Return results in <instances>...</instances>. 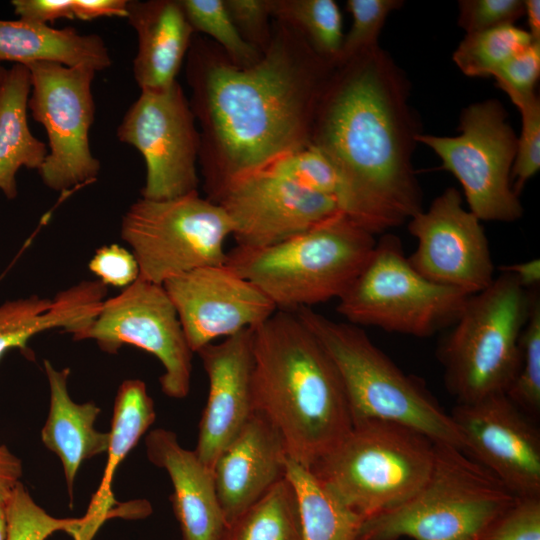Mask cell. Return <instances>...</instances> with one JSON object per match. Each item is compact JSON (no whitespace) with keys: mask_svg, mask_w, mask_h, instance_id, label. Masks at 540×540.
I'll list each match as a JSON object with an SVG mask.
<instances>
[{"mask_svg":"<svg viewBox=\"0 0 540 540\" xmlns=\"http://www.w3.org/2000/svg\"><path fill=\"white\" fill-rule=\"evenodd\" d=\"M263 170L331 198L340 212L352 221L354 204L345 181L329 159L311 143L281 156Z\"/></svg>","mask_w":540,"mask_h":540,"instance_id":"4dcf8cb0","label":"cell"},{"mask_svg":"<svg viewBox=\"0 0 540 540\" xmlns=\"http://www.w3.org/2000/svg\"><path fill=\"white\" fill-rule=\"evenodd\" d=\"M540 76V41H533L528 47L515 54L492 75L497 86L513 102L531 96Z\"/></svg>","mask_w":540,"mask_h":540,"instance_id":"ab89813d","label":"cell"},{"mask_svg":"<svg viewBox=\"0 0 540 540\" xmlns=\"http://www.w3.org/2000/svg\"><path fill=\"white\" fill-rule=\"evenodd\" d=\"M533 41L528 30L515 25L466 34L453 53V61L468 77H492L500 66Z\"/></svg>","mask_w":540,"mask_h":540,"instance_id":"1f68e13d","label":"cell"},{"mask_svg":"<svg viewBox=\"0 0 540 540\" xmlns=\"http://www.w3.org/2000/svg\"><path fill=\"white\" fill-rule=\"evenodd\" d=\"M88 267L105 286L126 288L139 277V266L134 254L118 244L97 249Z\"/></svg>","mask_w":540,"mask_h":540,"instance_id":"b9f144b4","label":"cell"},{"mask_svg":"<svg viewBox=\"0 0 540 540\" xmlns=\"http://www.w3.org/2000/svg\"><path fill=\"white\" fill-rule=\"evenodd\" d=\"M409 95L404 71L378 44L334 64L315 109L310 143L345 181L353 222L373 235L423 210Z\"/></svg>","mask_w":540,"mask_h":540,"instance_id":"7a4b0ae2","label":"cell"},{"mask_svg":"<svg viewBox=\"0 0 540 540\" xmlns=\"http://www.w3.org/2000/svg\"><path fill=\"white\" fill-rule=\"evenodd\" d=\"M331 357L342 380L353 425L379 421L413 429L464 451V440L423 382L404 373L365 331L311 308L293 311Z\"/></svg>","mask_w":540,"mask_h":540,"instance_id":"5b68a950","label":"cell"},{"mask_svg":"<svg viewBox=\"0 0 540 540\" xmlns=\"http://www.w3.org/2000/svg\"><path fill=\"white\" fill-rule=\"evenodd\" d=\"M182 86L141 92L117 128L118 139L143 156L141 197L171 199L198 191L200 132Z\"/></svg>","mask_w":540,"mask_h":540,"instance_id":"5bb4252c","label":"cell"},{"mask_svg":"<svg viewBox=\"0 0 540 540\" xmlns=\"http://www.w3.org/2000/svg\"><path fill=\"white\" fill-rule=\"evenodd\" d=\"M230 235L225 210L198 191L163 200L140 197L121 222V237L137 260L139 277L158 285L200 267L225 264Z\"/></svg>","mask_w":540,"mask_h":540,"instance_id":"30bf717a","label":"cell"},{"mask_svg":"<svg viewBox=\"0 0 540 540\" xmlns=\"http://www.w3.org/2000/svg\"><path fill=\"white\" fill-rule=\"evenodd\" d=\"M518 373L506 395L524 413L535 419L540 414V297L536 290L529 317L520 339Z\"/></svg>","mask_w":540,"mask_h":540,"instance_id":"e575fe53","label":"cell"},{"mask_svg":"<svg viewBox=\"0 0 540 540\" xmlns=\"http://www.w3.org/2000/svg\"><path fill=\"white\" fill-rule=\"evenodd\" d=\"M7 538V520L4 508V502L0 501V540Z\"/></svg>","mask_w":540,"mask_h":540,"instance_id":"c3c4849f","label":"cell"},{"mask_svg":"<svg viewBox=\"0 0 540 540\" xmlns=\"http://www.w3.org/2000/svg\"><path fill=\"white\" fill-rule=\"evenodd\" d=\"M50 392L49 412L41 430L44 446L61 461L70 502L81 464L107 452L109 432L94 425L101 409L94 402L76 403L68 391L69 368L57 370L43 361Z\"/></svg>","mask_w":540,"mask_h":540,"instance_id":"cb8c5ba5","label":"cell"},{"mask_svg":"<svg viewBox=\"0 0 540 540\" xmlns=\"http://www.w3.org/2000/svg\"><path fill=\"white\" fill-rule=\"evenodd\" d=\"M288 458L279 430L255 411L212 469L228 526L285 478Z\"/></svg>","mask_w":540,"mask_h":540,"instance_id":"ffe728a7","label":"cell"},{"mask_svg":"<svg viewBox=\"0 0 540 540\" xmlns=\"http://www.w3.org/2000/svg\"><path fill=\"white\" fill-rule=\"evenodd\" d=\"M525 15L527 16L528 33L533 40L540 41V1L525 0Z\"/></svg>","mask_w":540,"mask_h":540,"instance_id":"7dc6e473","label":"cell"},{"mask_svg":"<svg viewBox=\"0 0 540 540\" xmlns=\"http://www.w3.org/2000/svg\"><path fill=\"white\" fill-rule=\"evenodd\" d=\"M400 0H348L346 9L351 14L352 24L344 35L337 61L348 59L378 45L380 32L388 15L399 9Z\"/></svg>","mask_w":540,"mask_h":540,"instance_id":"d590c367","label":"cell"},{"mask_svg":"<svg viewBox=\"0 0 540 540\" xmlns=\"http://www.w3.org/2000/svg\"><path fill=\"white\" fill-rule=\"evenodd\" d=\"M273 20L296 30L323 59L336 63L344 38L342 15L333 0H270Z\"/></svg>","mask_w":540,"mask_h":540,"instance_id":"f546056e","label":"cell"},{"mask_svg":"<svg viewBox=\"0 0 540 540\" xmlns=\"http://www.w3.org/2000/svg\"><path fill=\"white\" fill-rule=\"evenodd\" d=\"M375 235L343 214L264 248L235 246L225 265L257 286L276 310L339 299L368 262Z\"/></svg>","mask_w":540,"mask_h":540,"instance_id":"277c9868","label":"cell"},{"mask_svg":"<svg viewBox=\"0 0 540 540\" xmlns=\"http://www.w3.org/2000/svg\"><path fill=\"white\" fill-rule=\"evenodd\" d=\"M408 231L417 240L407 257L426 279L473 295L494 280V264L481 220L464 209L462 196L446 188L408 220Z\"/></svg>","mask_w":540,"mask_h":540,"instance_id":"9a60e30c","label":"cell"},{"mask_svg":"<svg viewBox=\"0 0 540 540\" xmlns=\"http://www.w3.org/2000/svg\"><path fill=\"white\" fill-rule=\"evenodd\" d=\"M31 88L30 71L23 64H14L0 83V190L8 199L17 196L18 170H39L49 152L28 126Z\"/></svg>","mask_w":540,"mask_h":540,"instance_id":"4316f807","label":"cell"},{"mask_svg":"<svg viewBox=\"0 0 540 540\" xmlns=\"http://www.w3.org/2000/svg\"><path fill=\"white\" fill-rule=\"evenodd\" d=\"M25 66L32 84L28 107L49 141L48 155L38 170L43 183L62 192L96 179L101 166L88 136L95 114L91 87L96 71L49 61Z\"/></svg>","mask_w":540,"mask_h":540,"instance_id":"7c38bea8","label":"cell"},{"mask_svg":"<svg viewBox=\"0 0 540 540\" xmlns=\"http://www.w3.org/2000/svg\"><path fill=\"white\" fill-rule=\"evenodd\" d=\"M223 540H302L299 502L285 477L228 527Z\"/></svg>","mask_w":540,"mask_h":540,"instance_id":"f1b7e54d","label":"cell"},{"mask_svg":"<svg viewBox=\"0 0 540 540\" xmlns=\"http://www.w3.org/2000/svg\"><path fill=\"white\" fill-rule=\"evenodd\" d=\"M435 442L402 425L370 421L352 430L309 470L363 519L412 497L428 479Z\"/></svg>","mask_w":540,"mask_h":540,"instance_id":"ba28073f","label":"cell"},{"mask_svg":"<svg viewBox=\"0 0 540 540\" xmlns=\"http://www.w3.org/2000/svg\"><path fill=\"white\" fill-rule=\"evenodd\" d=\"M224 3L243 39L263 54L272 38L270 0H224Z\"/></svg>","mask_w":540,"mask_h":540,"instance_id":"60d3db41","label":"cell"},{"mask_svg":"<svg viewBox=\"0 0 540 540\" xmlns=\"http://www.w3.org/2000/svg\"><path fill=\"white\" fill-rule=\"evenodd\" d=\"M128 0H73L74 18L91 21L100 17H127Z\"/></svg>","mask_w":540,"mask_h":540,"instance_id":"ee69618b","label":"cell"},{"mask_svg":"<svg viewBox=\"0 0 540 540\" xmlns=\"http://www.w3.org/2000/svg\"><path fill=\"white\" fill-rule=\"evenodd\" d=\"M535 291L501 272L469 296L438 350L445 385L457 403L506 394L518 373L521 334Z\"/></svg>","mask_w":540,"mask_h":540,"instance_id":"52a82bcc","label":"cell"},{"mask_svg":"<svg viewBox=\"0 0 540 540\" xmlns=\"http://www.w3.org/2000/svg\"><path fill=\"white\" fill-rule=\"evenodd\" d=\"M7 520L6 540H46L53 533L64 531L75 538L83 518H56L48 514L31 497L20 482L4 501Z\"/></svg>","mask_w":540,"mask_h":540,"instance_id":"836d02e7","label":"cell"},{"mask_svg":"<svg viewBox=\"0 0 540 540\" xmlns=\"http://www.w3.org/2000/svg\"><path fill=\"white\" fill-rule=\"evenodd\" d=\"M19 19L47 25L58 19H74L73 0H12Z\"/></svg>","mask_w":540,"mask_h":540,"instance_id":"7bdbcfd3","label":"cell"},{"mask_svg":"<svg viewBox=\"0 0 540 540\" xmlns=\"http://www.w3.org/2000/svg\"><path fill=\"white\" fill-rule=\"evenodd\" d=\"M478 540H540V496L517 497Z\"/></svg>","mask_w":540,"mask_h":540,"instance_id":"74e56055","label":"cell"},{"mask_svg":"<svg viewBox=\"0 0 540 540\" xmlns=\"http://www.w3.org/2000/svg\"><path fill=\"white\" fill-rule=\"evenodd\" d=\"M507 116L497 99H489L462 110L458 136L421 132L416 137L459 181L469 210L481 221L514 222L523 215L511 185L517 136Z\"/></svg>","mask_w":540,"mask_h":540,"instance_id":"8fae6325","label":"cell"},{"mask_svg":"<svg viewBox=\"0 0 540 540\" xmlns=\"http://www.w3.org/2000/svg\"><path fill=\"white\" fill-rule=\"evenodd\" d=\"M500 271L512 275L526 290H534L539 287L540 260L538 258L502 266Z\"/></svg>","mask_w":540,"mask_h":540,"instance_id":"bcb514c9","label":"cell"},{"mask_svg":"<svg viewBox=\"0 0 540 540\" xmlns=\"http://www.w3.org/2000/svg\"><path fill=\"white\" fill-rule=\"evenodd\" d=\"M148 460L168 473L173 513L182 540H223L228 523L221 508L213 472L194 450L183 448L173 431L157 428L145 438Z\"/></svg>","mask_w":540,"mask_h":540,"instance_id":"44dd1931","label":"cell"},{"mask_svg":"<svg viewBox=\"0 0 540 540\" xmlns=\"http://www.w3.org/2000/svg\"><path fill=\"white\" fill-rule=\"evenodd\" d=\"M49 61L67 67L87 66L96 72L110 67L111 57L97 34L72 27L55 29L25 20H0V62Z\"/></svg>","mask_w":540,"mask_h":540,"instance_id":"d4e9b609","label":"cell"},{"mask_svg":"<svg viewBox=\"0 0 540 540\" xmlns=\"http://www.w3.org/2000/svg\"><path fill=\"white\" fill-rule=\"evenodd\" d=\"M469 296L419 274L400 239L388 233L377 240L368 262L338 299L336 310L359 327L425 338L453 325Z\"/></svg>","mask_w":540,"mask_h":540,"instance_id":"9c48e42d","label":"cell"},{"mask_svg":"<svg viewBox=\"0 0 540 540\" xmlns=\"http://www.w3.org/2000/svg\"><path fill=\"white\" fill-rule=\"evenodd\" d=\"M211 200L228 215L236 246L245 248L272 246L342 214L331 198L266 170L233 180Z\"/></svg>","mask_w":540,"mask_h":540,"instance_id":"2e32d148","label":"cell"},{"mask_svg":"<svg viewBox=\"0 0 540 540\" xmlns=\"http://www.w3.org/2000/svg\"><path fill=\"white\" fill-rule=\"evenodd\" d=\"M464 452L518 497L540 496V432L505 393L457 403Z\"/></svg>","mask_w":540,"mask_h":540,"instance_id":"e0dca14e","label":"cell"},{"mask_svg":"<svg viewBox=\"0 0 540 540\" xmlns=\"http://www.w3.org/2000/svg\"><path fill=\"white\" fill-rule=\"evenodd\" d=\"M255 411L281 433L288 456L310 469L352 430L346 392L331 357L292 311L253 328Z\"/></svg>","mask_w":540,"mask_h":540,"instance_id":"3957f363","label":"cell"},{"mask_svg":"<svg viewBox=\"0 0 540 540\" xmlns=\"http://www.w3.org/2000/svg\"><path fill=\"white\" fill-rule=\"evenodd\" d=\"M517 497L463 450L435 443L423 486L402 504L363 519L358 540H478Z\"/></svg>","mask_w":540,"mask_h":540,"instance_id":"8992f818","label":"cell"},{"mask_svg":"<svg viewBox=\"0 0 540 540\" xmlns=\"http://www.w3.org/2000/svg\"><path fill=\"white\" fill-rule=\"evenodd\" d=\"M285 477L297 494L302 540H358L363 518L335 497L309 469L288 458Z\"/></svg>","mask_w":540,"mask_h":540,"instance_id":"83f0119b","label":"cell"},{"mask_svg":"<svg viewBox=\"0 0 540 540\" xmlns=\"http://www.w3.org/2000/svg\"><path fill=\"white\" fill-rule=\"evenodd\" d=\"M458 25L466 34L514 25L525 15L522 0H461Z\"/></svg>","mask_w":540,"mask_h":540,"instance_id":"f35d334b","label":"cell"},{"mask_svg":"<svg viewBox=\"0 0 540 540\" xmlns=\"http://www.w3.org/2000/svg\"><path fill=\"white\" fill-rule=\"evenodd\" d=\"M88 339L110 354L123 345L151 353L164 369L159 378L162 392L174 399L189 394L194 353L162 285L138 277L119 295L105 299L93 322L74 338Z\"/></svg>","mask_w":540,"mask_h":540,"instance_id":"4fadbf2b","label":"cell"},{"mask_svg":"<svg viewBox=\"0 0 540 540\" xmlns=\"http://www.w3.org/2000/svg\"><path fill=\"white\" fill-rule=\"evenodd\" d=\"M21 460L6 445L0 443V501L4 502L21 482Z\"/></svg>","mask_w":540,"mask_h":540,"instance_id":"f6af8a7d","label":"cell"},{"mask_svg":"<svg viewBox=\"0 0 540 540\" xmlns=\"http://www.w3.org/2000/svg\"><path fill=\"white\" fill-rule=\"evenodd\" d=\"M209 380L208 399L194 449L209 469L255 412L253 402V328L199 351Z\"/></svg>","mask_w":540,"mask_h":540,"instance_id":"d6986e66","label":"cell"},{"mask_svg":"<svg viewBox=\"0 0 540 540\" xmlns=\"http://www.w3.org/2000/svg\"><path fill=\"white\" fill-rule=\"evenodd\" d=\"M7 72V69H5L2 65H1V62H0V83L2 82L5 74Z\"/></svg>","mask_w":540,"mask_h":540,"instance_id":"681fc988","label":"cell"},{"mask_svg":"<svg viewBox=\"0 0 540 540\" xmlns=\"http://www.w3.org/2000/svg\"><path fill=\"white\" fill-rule=\"evenodd\" d=\"M180 3L195 34L209 36L234 64L248 67L261 58L262 53L239 33L224 0H180Z\"/></svg>","mask_w":540,"mask_h":540,"instance_id":"d6a6232c","label":"cell"},{"mask_svg":"<svg viewBox=\"0 0 540 540\" xmlns=\"http://www.w3.org/2000/svg\"><path fill=\"white\" fill-rule=\"evenodd\" d=\"M107 286L100 280L81 281L52 299L31 295L0 305V360L11 349L29 355V340L44 331L62 328L73 339L97 316Z\"/></svg>","mask_w":540,"mask_h":540,"instance_id":"603a6c76","label":"cell"},{"mask_svg":"<svg viewBox=\"0 0 540 540\" xmlns=\"http://www.w3.org/2000/svg\"><path fill=\"white\" fill-rule=\"evenodd\" d=\"M162 286L193 353L219 337L256 328L277 311L257 286L225 264L191 270Z\"/></svg>","mask_w":540,"mask_h":540,"instance_id":"ac0fdd59","label":"cell"},{"mask_svg":"<svg viewBox=\"0 0 540 540\" xmlns=\"http://www.w3.org/2000/svg\"><path fill=\"white\" fill-rule=\"evenodd\" d=\"M185 60L207 198L310 144L315 109L335 63L320 57L296 30L272 20L268 48L248 67L196 34Z\"/></svg>","mask_w":540,"mask_h":540,"instance_id":"6da1fadb","label":"cell"},{"mask_svg":"<svg viewBox=\"0 0 540 540\" xmlns=\"http://www.w3.org/2000/svg\"><path fill=\"white\" fill-rule=\"evenodd\" d=\"M155 419L154 402L145 383L139 379L123 381L114 400L102 481L92 497L86 516L83 517V533L87 537L93 538L101 524L110 516L114 504L111 483L115 471Z\"/></svg>","mask_w":540,"mask_h":540,"instance_id":"484cf974","label":"cell"},{"mask_svg":"<svg viewBox=\"0 0 540 540\" xmlns=\"http://www.w3.org/2000/svg\"><path fill=\"white\" fill-rule=\"evenodd\" d=\"M126 18L137 33L133 74L141 92L167 90L195 35L180 0H128Z\"/></svg>","mask_w":540,"mask_h":540,"instance_id":"7402d4cb","label":"cell"},{"mask_svg":"<svg viewBox=\"0 0 540 540\" xmlns=\"http://www.w3.org/2000/svg\"><path fill=\"white\" fill-rule=\"evenodd\" d=\"M520 111L522 128L517 138L511 170V185L519 197L526 183L540 167V101L536 94L512 102Z\"/></svg>","mask_w":540,"mask_h":540,"instance_id":"8d00e7d4","label":"cell"}]
</instances>
